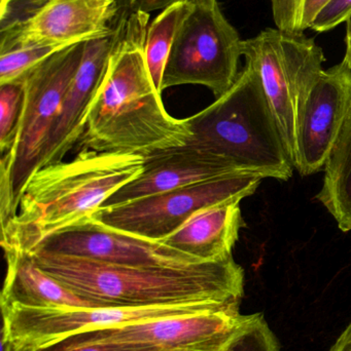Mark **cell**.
I'll use <instances>...</instances> for the list:
<instances>
[{"label": "cell", "instance_id": "1", "mask_svg": "<svg viewBox=\"0 0 351 351\" xmlns=\"http://www.w3.org/2000/svg\"><path fill=\"white\" fill-rule=\"evenodd\" d=\"M150 14L126 8L100 90L89 110L82 150L146 156L189 143L187 119L171 117L146 64Z\"/></svg>", "mask_w": 351, "mask_h": 351}, {"label": "cell", "instance_id": "2", "mask_svg": "<svg viewBox=\"0 0 351 351\" xmlns=\"http://www.w3.org/2000/svg\"><path fill=\"white\" fill-rule=\"evenodd\" d=\"M52 278L96 307L240 305L245 271L232 257L188 266H130L29 253Z\"/></svg>", "mask_w": 351, "mask_h": 351}, {"label": "cell", "instance_id": "3", "mask_svg": "<svg viewBox=\"0 0 351 351\" xmlns=\"http://www.w3.org/2000/svg\"><path fill=\"white\" fill-rule=\"evenodd\" d=\"M144 162L138 154L80 150L69 162L38 169L27 182L16 217L1 230V247L30 253L45 237L100 208L141 174Z\"/></svg>", "mask_w": 351, "mask_h": 351}, {"label": "cell", "instance_id": "4", "mask_svg": "<svg viewBox=\"0 0 351 351\" xmlns=\"http://www.w3.org/2000/svg\"><path fill=\"white\" fill-rule=\"evenodd\" d=\"M189 145L230 162L241 174L290 179L292 160L259 73L247 64L232 86L187 119Z\"/></svg>", "mask_w": 351, "mask_h": 351}, {"label": "cell", "instance_id": "5", "mask_svg": "<svg viewBox=\"0 0 351 351\" xmlns=\"http://www.w3.org/2000/svg\"><path fill=\"white\" fill-rule=\"evenodd\" d=\"M84 43L54 53L21 76L22 110L10 152L0 164V224L5 228L18 213L27 182L37 170L41 152L59 117L70 82L82 62Z\"/></svg>", "mask_w": 351, "mask_h": 351}, {"label": "cell", "instance_id": "6", "mask_svg": "<svg viewBox=\"0 0 351 351\" xmlns=\"http://www.w3.org/2000/svg\"><path fill=\"white\" fill-rule=\"evenodd\" d=\"M262 179L245 174L216 178L120 206L98 208L90 217L111 230L162 241L197 213L253 195Z\"/></svg>", "mask_w": 351, "mask_h": 351}, {"label": "cell", "instance_id": "7", "mask_svg": "<svg viewBox=\"0 0 351 351\" xmlns=\"http://www.w3.org/2000/svg\"><path fill=\"white\" fill-rule=\"evenodd\" d=\"M239 309V305L190 303L150 307H27L1 306L2 335L16 348L43 350L78 334L163 317L197 315L208 311Z\"/></svg>", "mask_w": 351, "mask_h": 351}, {"label": "cell", "instance_id": "8", "mask_svg": "<svg viewBox=\"0 0 351 351\" xmlns=\"http://www.w3.org/2000/svg\"><path fill=\"white\" fill-rule=\"evenodd\" d=\"M241 56L242 40L218 2L195 5L171 47L162 92L172 86L199 84L218 98L236 82Z\"/></svg>", "mask_w": 351, "mask_h": 351}, {"label": "cell", "instance_id": "9", "mask_svg": "<svg viewBox=\"0 0 351 351\" xmlns=\"http://www.w3.org/2000/svg\"><path fill=\"white\" fill-rule=\"evenodd\" d=\"M242 56L259 73L294 165L297 106L324 70L323 49L304 34L268 28L242 40Z\"/></svg>", "mask_w": 351, "mask_h": 351}, {"label": "cell", "instance_id": "10", "mask_svg": "<svg viewBox=\"0 0 351 351\" xmlns=\"http://www.w3.org/2000/svg\"><path fill=\"white\" fill-rule=\"evenodd\" d=\"M351 107V71L341 62L323 70L297 106L294 168L302 176L325 170Z\"/></svg>", "mask_w": 351, "mask_h": 351}, {"label": "cell", "instance_id": "11", "mask_svg": "<svg viewBox=\"0 0 351 351\" xmlns=\"http://www.w3.org/2000/svg\"><path fill=\"white\" fill-rule=\"evenodd\" d=\"M24 18L2 23L0 53L39 43H82L109 34L117 0H33Z\"/></svg>", "mask_w": 351, "mask_h": 351}, {"label": "cell", "instance_id": "12", "mask_svg": "<svg viewBox=\"0 0 351 351\" xmlns=\"http://www.w3.org/2000/svg\"><path fill=\"white\" fill-rule=\"evenodd\" d=\"M32 251L117 265L188 266L203 263L163 241L140 239L106 228L93 220L90 215L45 237Z\"/></svg>", "mask_w": 351, "mask_h": 351}, {"label": "cell", "instance_id": "13", "mask_svg": "<svg viewBox=\"0 0 351 351\" xmlns=\"http://www.w3.org/2000/svg\"><path fill=\"white\" fill-rule=\"evenodd\" d=\"M247 315L239 309L163 317L78 334L95 341L128 342L160 351H224L236 336Z\"/></svg>", "mask_w": 351, "mask_h": 351}, {"label": "cell", "instance_id": "14", "mask_svg": "<svg viewBox=\"0 0 351 351\" xmlns=\"http://www.w3.org/2000/svg\"><path fill=\"white\" fill-rule=\"evenodd\" d=\"M115 21L109 34L89 39L84 43L82 62L70 82L59 117L41 152L37 170L62 162L80 142L89 110L100 90L117 41Z\"/></svg>", "mask_w": 351, "mask_h": 351}, {"label": "cell", "instance_id": "15", "mask_svg": "<svg viewBox=\"0 0 351 351\" xmlns=\"http://www.w3.org/2000/svg\"><path fill=\"white\" fill-rule=\"evenodd\" d=\"M236 174L241 173L224 158L187 144L146 156L141 174L109 196L100 208Z\"/></svg>", "mask_w": 351, "mask_h": 351}, {"label": "cell", "instance_id": "16", "mask_svg": "<svg viewBox=\"0 0 351 351\" xmlns=\"http://www.w3.org/2000/svg\"><path fill=\"white\" fill-rule=\"evenodd\" d=\"M242 227L239 202H227L194 215L162 241L199 261H220L232 257Z\"/></svg>", "mask_w": 351, "mask_h": 351}, {"label": "cell", "instance_id": "17", "mask_svg": "<svg viewBox=\"0 0 351 351\" xmlns=\"http://www.w3.org/2000/svg\"><path fill=\"white\" fill-rule=\"evenodd\" d=\"M6 262L0 303L27 307H96L43 271L30 254L16 247H2Z\"/></svg>", "mask_w": 351, "mask_h": 351}, {"label": "cell", "instance_id": "18", "mask_svg": "<svg viewBox=\"0 0 351 351\" xmlns=\"http://www.w3.org/2000/svg\"><path fill=\"white\" fill-rule=\"evenodd\" d=\"M317 198L344 232L351 231V107L325 167Z\"/></svg>", "mask_w": 351, "mask_h": 351}, {"label": "cell", "instance_id": "19", "mask_svg": "<svg viewBox=\"0 0 351 351\" xmlns=\"http://www.w3.org/2000/svg\"><path fill=\"white\" fill-rule=\"evenodd\" d=\"M195 4L177 1L162 10L148 25L146 36V59L157 90L162 94L163 76L175 37Z\"/></svg>", "mask_w": 351, "mask_h": 351}, {"label": "cell", "instance_id": "20", "mask_svg": "<svg viewBox=\"0 0 351 351\" xmlns=\"http://www.w3.org/2000/svg\"><path fill=\"white\" fill-rule=\"evenodd\" d=\"M69 45H71L39 43L0 53V84L18 80L31 68Z\"/></svg>", "mask_w": 351, "mask_h": 351}, {"label": "cell", "instance_id": "21", "mask_svg": "<svg viewBox=\"0 0 351 351\" xmlns=\"http://www.w3.org/2000/svg\"><path fill=\"white\" fill-rule=\"evenodd\" d=\"M331 0H271L274 23L280 30L304 34Z\"/></svg>", "mask_w": 351, "mask_h": 351}, {"label": "cell", "instance_id": "22", "mask_svg": "<svg viewBox=\"0 0 351 351\" xmlns=\"http://www.w3.org/2000/svg\"><path fill=\"white\" fill-rule=\"evenodd\" d=\"M24 84L22 78L0 84V152H10L22 110Z\"/></svg>", "mask_w": 351, "mask_h": 351}, {"label": "cell", "instance_id": "23", "mask_svg": "<svg viewBox=\"0 0 351 351\" xmlns=\"http://www.w3.org/2000/svg\"><path fill=\"white\" fill-rule=\"evenodd\" d=\"M224 351H280L275 334L262 313L245 317L240 330Z\"/></svg>", "mask_w": 351, "mask_h": 351}, {"label": "cell", "instance_id": "24", "mask_svg": "<svg viewBox=\"0 0 351 351\" xmlns=\"http://www.w3.org/2000/svg\"><path fill=\"white\" fill-rule=\"evenodd\" d=\"M41 351H160L142 344L128 343V342L95 341L84 339L80 335H74L59 343Z\"/></svg>", "mask_w": 351, "mask_h": 351}, {"label": "cell", "instance_id": "25", "mask_svg": "<svg viewBox=\"0 0 351 351\" xmlns=\"http://www.w3.org/2000/svg\"><path fill=\"white\" fill-rule=\"evenodd\" d=\"M351 14V0H331L313 21L310 29L323 33L337 27Z\"/></svg>", "mask_w": 351, "mask_h": 351}, {"label": "cell", "instance_id": "26", "mask_svg": "<svg viewBox=\"0 0 351 351\" xmlns=\"http://www.w3.org/2000/svg\"><path fill=\"white\" fill-rule=\"evenodd\" d=\"M127 8L135 12H144L150 14L156 10V0H126Z\"/></svg>", "mask_w": 351, "mask_h": 351}, {"label": "cell", "instance_id": "27", "mask_svg": "<svg viewBox=\"0 0 351 351\" xmlns=\"http://www.w3.org/2000/svg\"><path fill=\"white\" fill-rule=\"evenodd\" d=\"M330 351H351V322Z\"/></svg>", "mask_w": 351, "mask_h": 351}, {"label": "cell", "instance_id": "28", "mask_svg": "<svg viewBox=\"0 0 351 351\" xmlns=\"http://www.w3.org/2000/svg\"><path fill=\"white\" fill-rule=\"evenodd\" d=\"M346 23V56H344L343 63L348 66L351 71V14L348 16Z\"/></svg>", "mask_w": 351, "mask_h": 351}, {"label": "cell", "instance_id": "29", "mask_svg": "<svg viewBox=\"0 0 351 351\" xmlns=\"http://www.w3.org/2000/svg\"><path fill=\"white\" fill-rule=\"evenodd\" d=\"M14 0H0V19L5 16Z\"/></svg>", "mask_w": 351, "mask_h": 351}, {"label": "cell", "instance_id": "30", "mask_svg": "<svg viewBox=\"0 0 351 351\" xmlns=\"http://www.w3.org/2000/svg\"><path fill=\"white\" fill-rule=\"evenodd\" d=\"M5 351H41L39 350H34V348H16V346H10Z\"/></svg>", "mask_w": 351, "mask_h": 351}]
</instances>
